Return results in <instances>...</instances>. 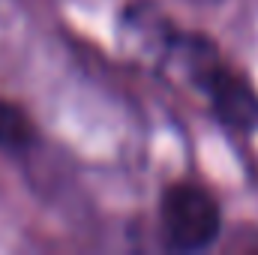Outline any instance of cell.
Here are the masks:
<instances>
[{
  "label": "cell",
  "mask_w": 258,
  "mask_h": 255,
  "mask_svg": "<svg viewBox=\"0 0 258 255\" xmlns=\"http://www.w3.org/2000/svg\"><path fill=\"white\" fill-rule=\"evenodd\" d=\"M117 36L129 60L189 90L225 132L240 138L258 132V87L207 33L174 24L150 0H132L120 12Z\"/></svg>",
  "instance_id": "obj_1"
},
{
  "label": "cell",
  "mask_w": 258,
  "mask_h": 255,
  "mask_svg": "<svg viewBox=\"0 0 258 255\" xmlns=\"http://www.w3.org/2000/svg\"><path fill=\"white\" fill-rule=\"evenodd\" d=\"M222 231V201L204 180L174 177L159 189L153 207V237L159 249L177 255L207 252L219 243Z\"/></svg>",
  "instance_id": "obj_2"
},
{
  "label": "cell",
  "mask_w": 258,
  "mask_h": 255,
  "mask_svg": "<svg viewBox=\"0 0 258 255\" xmlns=\"http://www.w3.org/2000/svg\"><path fill=\"white\" fill-rule=\"evenodd\" d=\"M39 144H42V135L33 114L21 102L0 93V156L27 162L30 156H36Z\"/></svg>",
  "instance_id": "obj_3"
},
{
  "label": "cell",
  "mask_w": 258,
  "mask_h": 255,
  "mask_svg": "<svg viewBox=\"0 0 258 255\" xmlns=\"http://www.w3.org/2000/svg\"><path fill=\"white\" fill-rule=\"evenodd\" d=\"M186 3H195V6H216V3H222V0H186Z\"/></svg>",
  "instance_id": "obj_4"
}]
</instances>
